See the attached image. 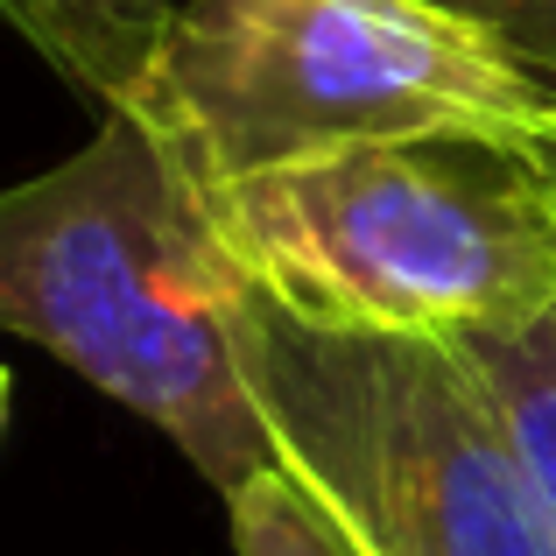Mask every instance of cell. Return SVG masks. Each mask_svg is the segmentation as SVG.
Segmentation results:
<instances>
[{
    "instance_id": "cell-4",
    "label": "cell",
    "mask_w": 556,
    "mask_h": 556,
    "mask_svg": "<svg viewBox=\"0 0 556 556\" xmlns=\"http://www.w3.org/2000/svg\"><path fill=\"white\" fill-rule=\"evenodd\" d=\"M275 472L353 556H556V515L479 367L444 339L325 331L240 296Z\"/></svg>"
},
{
    "instance_id": "cell-8",
    "label": "cell",
    "mask_w": 556,
    "mask_h": 556,
    "mask_svg": "<svg viewBox=\"0 0 556 556\" xmlns=\"http://www.w3.org/2000/svg\"><path fill=\"white\" fill-rule=\"evenodd\" d=\"M458 22H472L521 78L556 106V0H437Z\"/></svg>"
},
{
    "instance_id": "cell-9",
    "label": "cell",
    "mask_w": 556,
    "mask_h": 556,
    "mask_svg": "<svg viewBox=\"0 0 556 556\" xmlns=\"http://www.w3.org/2000/svg\"><path fill=\"white\" fill-rule=\"evenodd\" d=\"M535 141H543V163H549V184H556V113H549V127Z\"/></svg>"
},
{
    "instance_id": "cell-3",
    "label": "cell",
    "mask_w": 556,
    "mask_h": 556,
    "mask_svg": "<svg viewBox=\"0 0 556 556\" xmlns=\"http://www.w3.org/2000/svg\"><path fill=\"white\" fill-rule=\"evenodd\" d=\"M121 106L198 190L430 127L543 135L556 113L437 0H163Z\"/></svg>"
},
{
    "instance_id": "cell-1",
    "label": "cell",
    "mask_w": 556,
    "mask_h": 556,
    "mask_svg": "<svg viewBox=\"0 0 556 556\" xmlns=\"http://www.w3.org/2000/svg\"><path fill=\"white\" fill-rule=\"evenodd\" d=\"M240 296L204 190L127 106H106L78 155L0 190V331L155 422L218 501L275 472Z\"/></svg>"
},
{
    "instance_id": "cell-10",
    "label": "cell",
    "mask_w": 556,
    "mask_h": 556,
    "mask_svg": "<svg viewBox=\"0 0 556 556\" xmlns=\"http://www.w3.org/2000/svg\"><path fill=\"white\" fill-rule=\"evenodd\" d=\"M0 422H8V367H0Z\"/></svg>"
},
{
    "instance_id": "cell-2",
    "label": "cell",
    "mask_w": 556,
    "mask_h": 556,
    "mask_svg": "<svg viewBox=\"0 0 556 556\" xmlns=\"http://www.w3.org/2000/svg\"><path fill=\"white\" fill-rule=\"evenodd\" d=\"M240 275L289 317L388 339H501L556 311V184L535 135L345 141L204 190Z\"/></svg>"
},
{
    "instance_id": "cell-7",
    "label": "cell",
    "mask_w": 556,
    "mask_h": 556,
    "mask_svg": "<svg viewBox=\"0 0 556 556\" xmlns=\"http://www.w3.org/2000/svg\"><path fill=\"white\" fill-rule=\"evenodd\" d=\"M226 515H232V556H353L339 543V529L282 472H261L247 493H232Z\"/></svg>"
},
{
    "instance_id": "cell-6",
    "label": "cell",
    "mask_w": 556,
    "mask_h": 556,
    "mask_svg": "<svg viewBox=\"0 0 556 556\" xmlns=\"http://www.w3.org/2000/svg\"><path fill=\"white\" fill-rule=\"evenodd\" d=\"M458 353L472 359L486 394L501 402L507 430H515L521 458H529L535 486L556 515V311H543L521 331H501V339H465Z\"/></svg>"
},
{
    "instance_id": "cell-5",
    "label": "cell",
    "mask_w": 556,
    "mask_h": 556,
    "mask_svg": "<svg viewBox=\"0 0 556 556\" xmlns=\"http://www.w3.org/2000/svg\"><path fill=\"white\" fill-rule=\"evenodd\" d=\"M0 22L22 42H36L99 106H121L155 42L163 0H0Z\"/></svg>"
}]
</instances>
